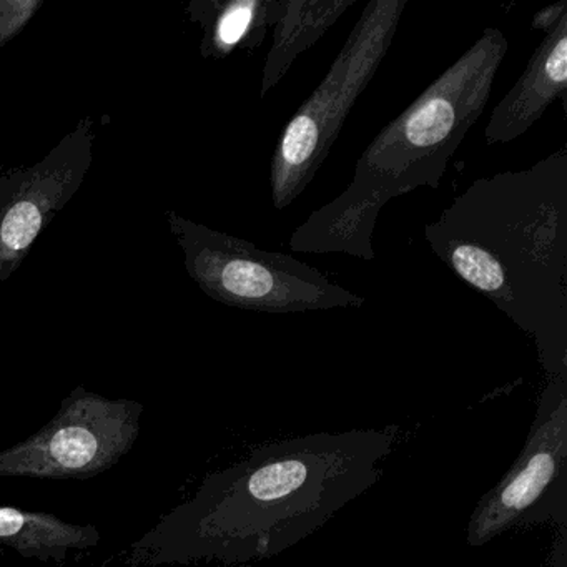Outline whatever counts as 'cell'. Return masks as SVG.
<instances>
[{"label": "cell", "mask_w": 567, "mask_h": 567, "mask_svg": "<svg viewBox=\"0 0 567 567\" xmlns=\"http://www.w3.org/2000/svg\"><path fill=\"white\" fill-rule=\"evenodd\" d=\"M433 254L533 337L547 380H567V148L474 181L424 227Z\"/></svg>", "instance_id": "6da1fadb"}, {"label": "cell", "mask_w": 567, "mask_h": 567, "mask_svg": "<svg viewBox=\"0 0 567 567\" xmlns=\"http://www.w3.org/2000/svg\"><path fill=\"white\" fill-rule=\"evenodd\" d=\"M396 436L371 427L255 447L210 474L185 509V556L235 567L287 553L383 477Z\"/></svg>", "instance_id": "7a4b0ae2"}, {"label": "cell", "mask_w": 567, "mask_h": 567, "mask_svg": "<svg viewBox=\"0 0 567 567\" xmlns=\"http://www.w3.org/2000/svg\"><path fill=\"white\" fill-rule=\"evenodd\" d=\"M507 49L499 29H484L473 48L374 137L351 184L293 231L290 250L373 260L381 210L417 188L440 187L454 152L486 109Z\"/></svg>", "instance_id": "3957f363"}, {"label": "cell", "mask_w": 567, "mask_h": 567, "mask_svg": "<svg viewBox=\"0 0 567 567\" xmlns=\"http://www.w3.org/2000/svg\"><path fill=\"white\" fill-rule=\"evenodd\" d=\"M408 0H373L313 94L281 132L271 158V202L290 207L327 161L348 114L386 58Z\"/></svg>", "instance_id": "277c9868"}, {"label": "cell", "mask_w": 567, "mask_h": 567, "mask_svg": "<svg viewBox=\"0 0 567 567\" xmlns=\"http://www.w3.org/2000/svg\"><path fill=\"white\" fill-rule=\"evenodd\" d=\"M546 524L567 527V380H547L519 456L471 513L466 543Z\"/></svg>", "instance_id": "5b68a950"}, {"label": "cell", "mask_w": 567, "mask_h": 567, "mask_svg": "<svg viewBox=\"0 0 567 567\" xmlns=\"http://www.w3.org/2000/svg\"><path fill=\"white\" fill-rule=\"evenodd\" d=\"M195 254V271L208 293L241 310L305 313L367 303L293 255L260 250L240 238L200 231Z\"/></svg>", "instance_id": "8992f818"}, {"label": "cell", "mask_w": 567, "mask_h": 567, "mask_svg": "<svg viewBox=\"0 0 567 567\" xmlns=\"http://www.w3.org/2000/svg\"><path fill=\"white\" fill-rule=\"evenodd\" d=\"M142 411V404L134 401L75 391L34 436L0 450V477L99 476L135 446Z\"/></svg>", "instance_id": "52a82bcc"}, {"label": "cell", "mask_w": 567, "mask_h": 567, "mask_svg": "<svg viewBox=\"0 0 567 567\" xmlns=\"http://www.w3.org/2000/svg\"><path fill=\"white\" fill-rule=\"evenodd\" d=\"M567 94V16L544 35L523 75L494 107L484 134L487 145L509 144L526 134L550 104Z\"/></svg>", "instance_id": "ba28073f"}, {"label": "cell", "mask_w": 567, "mask_h": 567, "mask_svg": "<svg viewBox=\"0 0 567 567\" xmlns=\"http://www.w3.org/2000/svg\"><path fill=\"white\" fill-rule=\"evenodd\" d=\"M351 6L354 0H287L284 16L275 24L274 45L265 61L261 99L284 81L298 55L317 44Z\"/></svg>", "instance_id": "9c48e42d"}, {"label": "cell", "mask_w": 567, "mask_h": 567, "mask_svg": "<svg viewBox=\"0 0 567 567\" xmlns=\"http://www.w3.org/2000/svg\"><path fill=\"white\" fill-rule=\"evenodd\" d=\"M101 543L91 524H72L49 513L0 506V544L22 556L65 559L72 550L89 549Z\"/></svg>", "instance_id": "30bf717a"}, {"label": "cell", "mask_w": 567, "mask_h": 567, "mask_svg": "<svg viewBox=\"0 0 567 567\" xmlns=\"http://www.w3.org/2000/svg\"><path fill=\"white\" fill-rule=\"evenodd\" d=\"M287 8V0H235L218 12L214 44L220 55L234 49L260 48L268 29L275 28Z\"/></svg>", "instance_id": "8fae6325"}, {"label": "cell", "mask_w": 567, "mask_h": 567, "mask_svg": "<svg viewBox=\"0 0 567 567\" xmlns=\"http://www.w3.org/2000/svg\"><path fill=\"white\" fill-rule=\"evenodd\" d=\"M41 212L31 202H21L11 208L0 228V238L11 250H24L41 230Z\"/></svg>", "instance_id": "7c38bea8"}, {"label": "cell", "mask_w": 567, "mask_h": 567, "mask_svg": "<svg viewBox=\"0 0 567 567\" xmlns=\"http://www.w3.org/2000/svg\"><path fill=\"white\" fill-rule=\"evenodd\" d=\"M564 16H567V0H559L556 4L547 6V8L536 12L530 25H533L534 31H543L544 34H547L559 24Z\"/></svg>", "instance_id": "4fadbf2b"}, {"label": "cell", "mask_w": 567, "mask_h": 567, "mask_svg": "<svg viewBox=\"0 0 567 567\" xmlns=\"http://www.w3.org/2000/svg\"><path fill=\"white\" fill-rule=\"evenodd\" d=\"M546 567H567V527L556 529V539L547 557Z\"/></svg>", "instance_id": "5bb4252c"}]
</instances>
